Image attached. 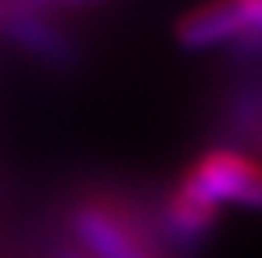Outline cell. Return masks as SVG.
Instances as JSON below:
<instances>
[{
    "label": "cell",
    "instance_id": "obj_1",
    "mask_svg": "<svg viewBox=\"0 0 262 258\" xmlns=\"http://www.w3.org/2000/svg\"><path fill=\"white\" fill-rule=\"evenodd\" d=\"M192 195L212 208L239 205L262 212V161L239 148H212L182 178Z\"/></svg>",
    "mask_w": 262,
    "mask_h": 258
},
{
    "label": "cell",
    "instance_id": "obj_2",
    "mask_svg": "<svg viewBox=\"0 0 262 258\" xmlns=\"http://www.w3.org/2000/svg\"><path fill=\"white\" fill-rule=\"evenodd\" d=\"M71 231L91 258H158L135 218L111 201H81L71 212Z\"/></svg>",
    "mask_w": 262,
    "mask_h": 258
},
{
    "label": "cell",
    "instance_id": "obj_3",
    "mask_svg": "<svg viewBox=\"0 0 262 258\" xmlns=\"http://www.w3.org/2000/svg\"><path fill=\"white\" fill-rule=\"evenodd\" d=\"M4 27L31 57L44 64H68L74 57V44L61 34V27L47 17V7H40V4L17 0L14 7H7Z\"/></svg>",
    "mask_w": 262,
    "mask_h": 258
},
{
    "label": "cell",
    "instance_id": "obj_4",
    "mask_svg": "<svg viewBox=\"0 0 262 258\" xmlns=\"http://www.w3.org/2000/svg\"><path fill=\"white\" fill-rule=\"evenodd\" d=\"M178 44L185 51H212V47H235L239 44V17L232 0H205L192 7L175 31Z\"/></svg>",
    "mask_w": 262,
    "mask_h": 258
},
{
    "label": "cell",
    "instance_id": "obj_5",
    "mask_svg": "<svg viewBox=\"0 0 262 258\" xmlns=\"http://www.w3.org/2000/svg\"><path fill=\"white\" fill-rule=\"evenodd\" d=\"M215 221H219V208H212L208 201H202L199 195H192L182 181H178L175 188H171V195L165 198V212H162L165 235H168L175 245H182V248L202 245L208 235H212Z\"/></svg>",
    "mask_w": 262,
    "mask_h": 258
},
{
    "label": "cell",
    "instance_id": "obj_6",
    "mask_svg": "<svg viewBox=\"0 0 262 258\" xmlns=\"http://www.w3.org/2000/svg\"><path fill=\"white\" fill-rule=\"evenodd\" d=\"M84 4H94V0H40V7H84Z\"/></svg>",
    "mask_w": 262,
    "mask_h": 258
},
{
    "label": "cell",
    "instance_id": "obj_7",
    "mask_svg": "<svg viewBox=\"0 0 262 258\" xmlns=\"http://www.w3.org/2000/svg\"><path fill=\"white\" fill-rule=\"evenodd\" d=\"M57 258H91V255H88V251H81L77 245H68V248L57 251Z\"/></svg>",
    "mask_w": 262,
    "mask_h": 258
},
{
    "label": "cell",
    "instance_id": "obj_8",
    "mask_svg": "<svg viewBox=\"0 0 262 258\" xmlns=\"http://www.w3.org/2000/svg\"><path fill=\"white\" fill-rule=\"evenodd\" d=\"M4 20H7V0H0V27H4Z\"/></svg>",
    "mask_w": 262,
    "mask_h": 258
}]
</instances>
